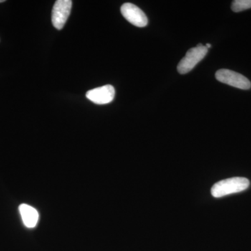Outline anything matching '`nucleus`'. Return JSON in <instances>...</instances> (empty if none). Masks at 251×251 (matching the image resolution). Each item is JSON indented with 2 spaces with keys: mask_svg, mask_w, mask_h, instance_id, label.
<instances>
[{
  "mask_svg": "<svg viewBox=\"0 0 251 251\" xmlns=\"http://www.w3.org/2000/svg\"><path fill=\"white\" fill-rule=\"evenodd\" d=\"M250 181L247 178L232 177L216 183L211 190L214 198H221L232 193L242 192L249 188Z\"/></svg>",
  "mask_w": 251,
  "mask_h": 251,
  "instance_id": "obj_1",
  "label": "nucleus"
},
{
  "mask_svg": "<svg viewBox=\"0 0 251 251\" xmlns=\"http://www.w3.org/2000/svg\"><path fill=\"white\" fill-rule=\"evenodd\" d=\"M206 46L199 44L196 47L189 49L184 58L178 64L177 71L180 74H186L191 72L196 65L202 60L207 54Z\"/></svg>",
  "mask_w": 251,
  "mask_h": 251,
  "instance_id": "obj_2",
  "label": "nucleus"
},
{
  "mask_svg": "<svg viewBox=\"0 0 251 251\" xmlns=\"http://www.w3.org/2000/svg\"><path fill=\"white\" fill-rule=\"evenodd\" d=\"M215 76L216 80L219 82L236 88L247 90L251 87L250 80L247 77L229 69H220L216 72Z\"/></svg>",
  "mask_w": 251,
  "mask_h": 251,
  "instance_id": "obj_3",
  "label": "nucleus"
},
{
  "mask_svg": "<svg viewBox=\"0 0 251 251\" xmlns=\"http://www.w3.org/2000/svg\"><path fill=\"white\" fill-rule=\"evenodd\" d=\"M71 0H57L52 11V23L54 27L61 30L67 23L72 8Z\"/></svg>",
  "mask_w": 251,
  "mask_h": 251,
  "instance_id": "obj_4",
  "label": "nucleus"
},
{
  "mask_svg": "<svg viewBox=\"0 0 251 251\" xmlns=\"http://www.w3.org/2000/svg\"><path fill=\"white\" fill-rule=\"evenodd\" d=\"M121 13L126 21L136 27H144L148 25L146 15L135 4L125 3L122 6Z\"/></svg>",
  "mask_w": 251,
  "mask_h": 251,
  "instance_id": "obj_5",
  "label": "nucleus"
},
{
  "mask_svg": "<svg viewBox=\"0 0 251 251\" xmlns=\"http://www.w3.org/2000/svg\"><path fill=\"white\" fill-rule=\"evenodd\" d=\"M115 95V88L110 85L93 89L86 94V97L89 100L99 105L110 103L113 100Z\"/></svg>",
  "mask_w": 251,
  "mask_h": 251,
  "instance_id": "obj_6",
  "label": "nucleus"
},
{
  "mask_svg": "<svg viewBox=\"0 0 251 251\" xmlns=\"http://www.w3.org/2000/svg\"><path fill=\"white\" fill-rule=\"evenodd\" d=\"M20 214L23 224L27 227H34L39 221V216L37 210L27 204H22L19 206Z\"/></svg>",
  "mask_w": 251,
  "mask_h": 251,
  "instance_id": "obj_7",
  "label": "nucleus"
},
{
  "mask_svg": "<svg viewBox=\"0 0 251 251\" xmlns=\"http://www.w3.org/2000/svg\"><path fill=\"white\" fill-rule=\"evenodd\" d=\"M231 8L236 13L251 9V0H235L232 1Z\"/></svg>",
  "mask_w": 251,
  "mask_h": 251,
  "instance_id": "obj_8",
  "label": "nucleus"
},
{
  "mask_svg": "<svg viewBox=\"0 0 251 251\" xmlns=\"http://www.w3.org/2000/svg\"><path fill=\"white\" fill-rule=\"evenodd\" d=\"M206 47V49H210V48L211 47V44H206V45L205 46Z\"/></svg>",
  "mask_w": 251,
  "mask_h": 251,
  "instance_id": "obj_9",
  "label": "nucleus"
},
{
  "mask_svg": "<svg viewBox=\"0 0 251 251\" xmlns=\"http://www.w3.org/2000/svg\"><path fill=\"white\" fill-rule=\"evenodd\" d=\"M5 0H0V3L4 2Z\"/></svg>",
  "mask_w": 251,
  "mask_h": 251,
  "instance_id": "obj_10",
  "label": "nucleus"
}]
</instances>
